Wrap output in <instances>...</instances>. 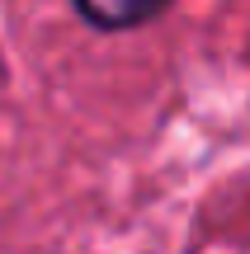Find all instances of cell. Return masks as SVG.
<instances>
[{
  "instance_id": "6da1fadb",
  "label": "cell",
  "mask_w": 250,
  "mask_h": 254,
  "mask_svg": "<svg viewBox=\"0 0 250 254\" xmlns=\"http://www.w3.org/2000/svg\"><path fill=\"white\" fill-rule=\"evenodd\" d=\"M166 5L170 0H76V9L94 28H137L147 19H156Z\"/></svg>"
}]
</instances>
